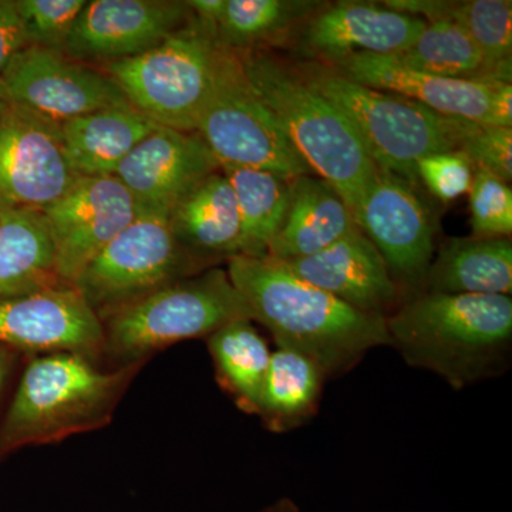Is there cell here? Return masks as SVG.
<instances>
[{
    "mask_svg": "<svg viewBox=\"0 0 512 512\" xmlns=\"http://www.w3.org/2000/svg\"><path fill=\"white\" fill-rule=\"evenodd\" d=\"M194 16L178 0H93L74 23L63 53L84 64H109L153 49Z\"/></svg>",
    "mask_w": 512,
    "mask_h": 512,
    "instance_id": "cell-15",
    "label": "cell"
},
{
    "mask_svg": "<svg viewBox=\"0 0 512 512\" xmlns=\"http://www.w3.org/2000/svg\"><path fill=\"white\" fill-rule=\"evenodd\" d=\"M423 19L375 3H326L296 36L305 60L336 66L355 55L394 56L412 46Z\"/></svg>",
    "mask_w": 512,
    "mask_h": 512,
    "instance_id": "cell-17",
    "label": "cell"
},
{
    "mask_svg": "<svg viewBox=\"0 0 512 512\" xmlns=\"http://www.w3.org/2000/svg\"><path fill=\"white\" fill-rule=\"evenodd\" d=\"M146 363L101 370L80 353L29 357L0 421V461L20 448L60 443L109 426Z\"/></svg>",
    "mask_w": 512,
    "mask_h": 512,
    "instance_id": "cell-3",
    "label": "cell"
},
{
    "mask_svg": "<svg viewBox=\"0 0 512 512\" xmlns=\"http://www.w3.org/2000/svg\"><path fill=\"white\" fill-rule=\"evenodd\" d=\"M252 322L238 319L222 326L208 336L207 346L221 389L242 412L258 414L272 352Z\"/></svg>",
    "mask_w": 512,
    "mask_h": 512,
    "instance_id": "cell-27",
    "label": "cell"
},
{
    "mask_svg": "<svg viewBox=\"0 0 512 512\" xmlns=\"http://www.w3.org/2000/svg\"><path fill=\"white\" fill-rule=\"evenodd\" d=\"M221 171L228 178L237 200L241 255L264 258L284 222L292 178L232 165H221Z\"/></svg>",
    "mask_w": 512,
    "mask_h": 512,
    "instance_id": "cell-28",
    "label": "cell"
},
{
    "mask_svg": "<svg viewBox=\"0 0 512 512\" xmlns=\"http://www.w3.org/2000/svg\"><path fill=\"white\" fill-rule=\"evenodd\" d=\"M471 231L478 238H510L512 232V191L510 185L488 173L474 168L471 181Z\"/></svg>",
    "mask_w": 512,
    "mask_h": 512,
    "instance_id": "cell-32",
    "label": "cell"
},
{
    "mask_svg": "<svg viewBox=\"0 0 512 512\" xmlns=\"http://www.w3.org/2000/svg\"><path fill=\"white\" fill-rule=\"evenodd\" d=\"M6 107V101L0 97V113H2V110Z\"/></svg>",
    "mask_w": 512,
    "mask_h": 512,
    "instance_id": "cell-39",
    "label": "cell"
},
{
    "mask_svg": "<svg viewBox=\"0 0 512 512\" xmlns=\"http://www.w3.org/2000/svg\"><path fill=\"white\" fill-rule=\"evenodd\" d=\"M329 67L353 82L416 100L444 117L512 126L510 83L434 76L409 69L392 56L355 55Z\"/></svg>",
    "mask_w": 512,
    "mask_h": 512,
    "instance_id": "cell-14",
    "label": "cell"
},
{
    "mask_svg": "<svg viewBox=\"0 0 512 512\" xmlns=\"http://www.w3.org/2000/svg\"><path fill=\"white\" fill-rule=\"evenodd\" d=\"M0 97L56 123L128 103L103 70L39 46L9 60L0 72Z\"/></svg>",
    "mask_w": 512,
    "mask_h": 512,
    "instance_id": "cell-10",
    "label": "cell"
},
{
    "mask_svg": "<svg viewBox=\"0 0 512 512\" xmlns=\"http://www.w3.org/2000/svg\"><path fill=\"white\" fill-rule=\"evenodd\" d=\"M426 20H450L460 26L480 50L488 77L494 82L511 84V0H429Z\"/></svg>",
    "mask_w": 512,
    "mask_h": 512,
    "instance_id": "cell-29",
    "label": "cell"
},
{
    "mask_svg": "<svg viewBox=\"0 0 512 512\" xmlns=\"http://www.w3.org/2000/svg\"><path fill=\"white\" fill-rule=\"evenodd\" d=\"M220 47L215 25L194 15L160 45L101 70L157 126L195 131Z\"/></svg>",
    "mask_w": 512,
    "mask_h": 512,
    "instance_id": "cell-7",
    "label": "cell"
},
{
    "mask_svg": "<svg viewBox=\"0 0 512 512\" xmlns=\"http://www.w3.org/2000/svg\"><path fill=\"white\" fill-rule=\"evenodd\" d=\"M473 175V164L456 150L429 154L417 163L419 181H423L434 197L444 202L457 200L467 194Z\"/></svg>",
    "mask_w": 512,
    "mask_h": 512,
    "instance_id": "cell-34",
    "label": "cell"
},
{
    "mask_svg": "<svg viewBox=\"0 0 512 512\" xmlns=\"http://www.w3.org/2000/svg\"><path fill=\"white\" fill-rule=\"evenodd\" d=\"M282 264L302 281L372 315L387 318L402 295L383 256L359 227L318 254Z\"/></svg>",
    "mask_w": 512,
    "mask_h": 512,
    "instance_id": "cell-19",
    "label": "cell"
},
{
    "mask_svg": "<svg viewBox=\"0 0 512 512\" xmlns=\"http://www.w3.org/2000/svg\"><path fill=\"white\" fill-rule=\"evenodd\" d=\"M195 131L221 165L256 168L288 178L313 174L249 82L237 50L221 45Z\"/></svg>",
    "mask_w": 512,
    "mask_h": 512,
    "instance_id": "cell-8",
    "label": "cell"
},
{
    "mask_svg": "<svg viewBox=\"0 0 512 512\" xmlns=\"http://www.w3.org/2000/svg\"><path fill=\"white\" fill-rule=\"evenodd\" d=\"M412 184L389 171L367 185L352 211L400 289L423 292L434 255V222Z\"/></svg>",
    "mask_w": 512,
    "mask_h": 512,
    "instance_id": "cell-11",
    "label": "cell"
},
{
    "mask_svg": "<svg viewBox=\"0 0 512 512\" xmlns=\"http://www.w3.org/2000/svg\"><path fill=\"white\" fill-rule=\"evenodd\" d=\"M221 170L197 131L158 126L121 163L114 177L130 192L137 212L168 215L175 202Z\"/></svg>",
    "mask_w": 512,
    "mask_h": 512,
    "instance_id": "cell-18",
    "label": "cell"
},
{
    "mask_svg": "<svg viewBox=\"0 0 512 512\" xmlns=\"http://www.w3.org/2000/svg\"><path fill=\"white\" fill-rule=\"evenodd\" d=\"M238 319L254 320V315L227 269L214 266L103 316L101 359L114 369L148 362L158 350L207 339Z\"/></svg>",
    "mask_w": 512,
    "mask_h": 512,
    "instance_id": "cell-5",
    "label": "cell"
},
{
    "mask_svg": "<svg viewBox=\"0 0 512 512\" xmlns=\"http://www.w3.org/2000/svg\"><path fill=\"white\" fill-rule=\"evenodd\" d=\"M214 266L218 265L202 261L178 244L168 215L137 212L134 221L83 269L73 286L101 319Z\"/></svg>",
    "mask_w": 512,
    "mask_h": 512,
    "instance_id": "cell-9",
    "label": "cell"
},
{
    "mask_svg": "<svg viewBox=\"0 0 512 512\" xmlns=\"http://www.w3.org/2000/svg\"><path fill=\"white\" fill-rule=\"evenodd\" d=\"M261 512H302L301 508L298 507L291 498H281V500L275 501L274 504L266 507Z\"/></svg>",
    "mask_w": 512,
    "mask_h": 512,
    "instance_id": "cell-38",
    "label": "cell"
},
{
    "mask_svg": "<svg viewBox=\"0 0 512 512\" xmlns=\"http://www.w3.org/2000/svg\"><path fill=\"white\" fill-rule=\"evenodd\" d=\"M392 57L421 73L451 79L491 80L480 50L467 33L450 20L426 23L412 46Z\"/></svg>",
    "mask_w": 512,
    "mask_h": 512,
    "instance_id": "cell-30",
    "label": "cell"
},
{
    "mask_svg": "<svg viewBox=\"0 0 512 512\" xmlns=\"http://www.w3.org/2000/svg\"><path fill=\"white\" fill-rule=\"evenodd\" d=\"M0 345L28 356L80 353L101 359L99 316L72 285L0 301Z\"/></svg>",
    "mask_w": 512,
    "mask_h": 512,
    "instance_id": "cell-16",
    "label": "cell"
},
{
    "mask_svg": "<svg viewBox=\"0 0 512 512\" xmlns=\"http://www.w3.org/2000/svg\"><path fill=\"white\" fill-rule=\"evenodd\" d=\"M86 0H15L29 46L63 52Z\"/></svg>",
    "mask_w": 512,
    "mask_h": 512,
    "instance_id": "cell-33",
    "label": "cell"
},
{
    "mask_svg": "<svg viewBox=\"0 0 512 512\" xmlns=\"http://www.w3.org/2000/svg\"><path fill=\"white\" fill-rule=\"evenodd\" d=\"M188 8L197 18L217 25L225 8V0H188Z\"/></svg>",
    "mask_w": 512,
    "mask_h": 512,
    "instance_id": "cell-37",
    "label": "cell"
},
{
    "mask_svg": "<svg viewBox=\"0 0 512 512\" xmlns=\"http://www.w3.org/2000/svg\"><path fill=\"white\" fill-rule=\"evenodd\" d=\"M178 244L212 265L241 255L237 200L222 171L212 173L180 198L168 214Z\"/></svg>",
    "mask_w": 512,
    "mask_h": 512,
    "instance_id": "cell-21",
    "label": "cell"
},
{
    "mask_svg": "<svg viewBox=\"0 0 512 512\" xmlns=\"http://www.w3.org/2000/svg\"><path fill=\"white\" fill-rule=\"evenodd\" d=\"M29 46L15 0H0V72L19 50Z\"/></svg>",
    "mask_w": 512,
    "mask_h": 512,
    "instance_id": "cell-35",
    "label": "cell"
},
{
    "mask_svg": "<svg viewBox=\"0 0 512 512\" xmlns=\"http://www.w3.org/2000/svg\"><path fill=\"white\" fill-rule=\"evenodd\" d=\"M130 103L59 123L67 163L77 177H111L157 128Z\"/></svg>",
    "mask_w": 512,
    "mask_h": 512,
    "instance_id": "cell-22",
    "label": "cell"
},
{
    "mask_svg": "<svg viewBox=\"0 0 512 512\" xmlns=\"http://www.w3.org/2000/svg\"><path fill=\"white\" fill-rule=\"evenodd\" d=\"M390 346L453 389L497 375L512 342L511 296L417 293L386 318Z\"/></svg>",
    "mask_w": 512,
    "mask_h": 512,
    "instance_id": "cell-2",
    "label": "cell"
},
{
    "mask_svg": "<svg viewBox=\"0 0 512 512\" xmlns=\"http://www.w3.org/2000/svg\"><path fill=\"white\" fill-rule=\"evenodd\" d=\"M355 228L348 204L328 181L318 175H301L292 178L288 210L266 256L279 262L306 258Z\"/></svg>",
    "mask_w": 512,
    "mask_h": 512,
    "instance_id": "cell-20",
    "label": "cell"
},
{
    "mask_svg": "<svg viewBox=\"0 0 512 512\" xmlns=\"http://www.w3.org/2000/svg\"><path fill=\"white\" fill-rule=\"evenodd\" d=\"M0 220H2V207H0Z\"/></svg>",
    "mask_w": 512,
    "mask_h": 512,
    "instance_id": "cell-40",
    "label": "cell"
},
{
    "mask_svg": "<svg viewBox=\"0 0 512 512\" xmlns=\"http://www.w3.org/2000/svg\"><path fill=\"white\" fill-rule=\"evenodd\" d=\"M59 123L6 103L0 113V207L46 210L77 180Z\"/></svg>",
    "mask_w": 512,
    "mask_h": 512,
    "instance_id": "cell-12",
    "label": "cell"
},
{
    "mask_svg": "<svg viewBox=\"0 0 512 512\" xmlns=\"http://www.w3.org/2000/svg\"><path fill=\"white\" fill-rule=\"evenodd\" d=\"M298 72L355 126L377 167L416 187L421 158L454 150V119L416 100L353 82L313 60H296Z\"/></svg>",
    "mask_w": 512,
    "mask_h": 512,
    "instance_id": "cell-6",
    "label": "cell"
},
{
    "mask_svg": "<svg viewBox=\"0 0 512 512\" xmlns=\"http://www.w3.org/2000/svg\"><path fill=\"white\" fill-rule=\"evenodd\" d=\"M454 150L466 156L474 168H483L510 183L512 128L454 119Z\"/></svg>",
    "mask_w": 512,
    "mask_h": 512,
    "instance_id": "cell-31",
    "label": "cell"
},
{
    "mask_svg": "<svg viewBox=\"0 0 512 512\" xmlns=\"http://www.w3.org/2000/svg\"><path fill=\"white\" fill-rule=\"evenodd\" d=\"M57 278L74 284L90 262L137 217L127 188L111 177H79L55 204L43 210Z\"/></svg>",
    "mask_w": 512,
    "mask_h": 512,
    "instance_id": "cell-13",
    "label": "cell"
},
{
    "mask_svg": "<svg viewBox=\"0 0 512 512\" xmlns=\"http://www.w3.org/2000/svg\"><path fill=\"white\" fill-rule=\"evenodd\" d=\"M326 3L315 0H225L215 30L222 46L256 52L295 40Z\"/></svg>",
    "mask_w": 512,
    "mask_h": 512,
    "instance_id": "cell-26",
    "label": "cell"
},
{
    "mask_svg": "<svg viewBox=\"0 0 512 512\" xmlns=\"http://www.w3.org/2000/svg\"><path fill=\"white\" fill-rule=\"evenodd\" d=\"M29 357L19 350L0 345V421L3 419L20 373Z\"/></svg>",
    "mask_w": 512,
    "mask_h": 512,
    "instance_id": "cell-36",
    "label": "cell"
},
{
    "mask_svg": "<svg viewBox=\"0 0 512 512\" xmlns=\"http://www.w3.org/2000/svg\"><path fill=\"white\" fill-rule=\"evenodd\" d=\"M249 82L275 114L312 173L355 210L379 173L348 117L306 82L295 64L265 52H239Z\"/></svg>",
    "mask_w": 512,
    "mask_h": 512,
    "instance_id": "cell-4",
    "label": "cell"
},
{
    "mask_svg": "<svg viewBox=\"0 0 512 512\" xmlns=\"http://www.w3.org/2000/svg\"><path fill=\"white\" fill-rule=\"evenodd\" d=\"M326 379L308 356L278 348L271 355L256 416L275 433L303 426L318 412Z\"/></svg>",
    "mask_w": 512,
    "mask_h": 512,
    "instance_id": "cell-25",
    "label": "cell"
},
{
    "mask_svg": "<svg viewBox=\"0 0 512 512\" xmlns=\"http://www.w3.org/2000/svg\"><path fill=\"white\" fill-rule=\"evenodd\" d=\"M66 285L57 278L55 248L45 215L2 208L0 301Z\"/></svg>",
    "mask_w": 512,
    "mask_h": 512,
    "instance_id": "cell-24",
    "label": "cell"
},
{
    "mask_svg": "<svg viewBox=\"0 0 512 512\" xmlns=\"http://www.w3.org/2000/svg\"><path fill=\"white\" fill-rule=\"evenodd\" d=\"M510 238H450L431 262L426 292L510 296Z\"/></svg>",
    "mask_w": 512,
    "mask_h": 512,
    "instance_id": "cell-23",
    "label": "cell"
},
{
    "mask_svg": "<svg viewBox=\"0 0 512 512\" xmlns=\"http://www.w3.org/2000/svg\"><path fill=\"white\" fill-rule=\"evenodd\" d=\"M227 262L229 279L278 348L308 356L326 377L343 375L369 350L390 345L384 316L357 311L282 262L244 255Z\"/></svg>",
    "mask_w": 512,
    "mask_h": 512,
    "instance_id": "cell-1",
    "label": "cell"
}]
</instances>
